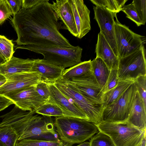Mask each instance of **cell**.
I'll return each mask as SVG.
<instances>
[{"label": "cell", "instance_id": "obj_1", "mask_svg": "<svg viewBox=\"0 0 146 146\" xmlns=\"http://www.w3.org/2000/svg\"><path fill=\"white\" fill-rule=\"evenodd\" d=\"M58 20L48 0L30 9L21 8L11 20L17 36V46L44 44L72 47L60 32Z\"/></svg>", "mask_w": 146, "mask_h": 146}, {"label": "cell", "instance_id": "obj_2", "mask_svg": "<svg viewBox=\"0 0 146 146\" xmlns=\"http://www.w3.org/2000/svg\"><path fill=\"white\" fill-rule=\"evenodd\" d=\"M54 125L60 140L72 145L81 143L99 131L93 123L74 117H56Z\"/></svg>", "mask_w": 146, "mask_h": 146}, {"label": "cell", "instance_id": "obj_3", "mask_svg": "<svg viewBox=\"0 0 146 146\" xmlns=\"http://www.w3.org/2000/svg\"><path fill=\"white\" fill-rule=\"evenodd\" d=\"M28 50L41 54L43 59L64 69L78 64L82 61V49L78 46L70 48L44 44L16 46L15 49Z\"/></svg>", "mask_w": 146, "mask_h": 146}, {"label": "cell", "instance_id": "obj_4", "mask_svg": "<svg viewBox=\"0 0 146 146\" xmlns=\"http://www.w3.org/2000/svg\"><path fill=\"white\" fill-rule=\"evenodd\" d=\"M95 125L99 131L109 137L115 146H139L146 135V130L135 127L127 121L112 122L102 121Z\"/></svg>", "mask_w": 146, "mask_h": 146}, {"label": "cell", "instance_id": "obj_5", "mask_svg": "<svg viewBox=\"0 0 146 146\" xmlns=\"http://www.w3.org/2000/svg\"><path fill=\"white\" fill-rule=\"evenodd\" d=\"M56 86L95 124L102 121V105L93 103L81 94L71 83L61 78L54 83Z\"/></svg>", "mask_w": 146, "mask_h": 146}, {"label": "cell", "instance_id": "obj_6", "mask_svg": "<svg viewBox=\"0 0 146 146\" xmlns=\"http://www.w3.org/2000/svg\"><path fill=\"white\" fill-rule=\"evenodd\" d=\"M137 91L134 82L116 100L102 110V121L112 122L127 121Z\"/></svg>", "mask_w": 146, "mask_h": 146}, {"label": "cell", "instance_id": "obj_7", "mask_svg": "<svg viewBox=\"0 0 146 146\" xmlns=\"http://www.w3.org/2000/svg\"><path fill=\"white\" fill-rule=\"evenodd\" d=\"M145 54L143 45L132 53L118 58L117 74L119 81L134 82L139 76L146 75Z\"/></svg>", "mask_w": 146, "mask_h": 146}, {"label": "cell", "instance_id": "obj_8", "mask_svg": "<svg viewBox=\"0 0 146 146\" xmlns=\"http://www.w3.org/2000/svg\"><path fill=\"white\" fill-rule=\"evenodd\" d=\"M114 23L116 41L118 58L125 57L139 50L146 43L145 36L137 34L125 25L121 24L117 17Z\"/></svg>", "mask_w": 146, "mask_h": 146}, {"label": "cell", "instance_id": "obj_9", "mask_svg": "<svg viewBox=\"0 0 146 146\" xmlns=\"http://www.w3.org/2000/svg\"><path fill=\"white\" fill-rule=\"evenodd\" d=\"M26 139L61 140L51 119L45 118L35 114L32 117L17 141Z\"/></svg>", "mask_w": 146, "mask_h": 146}, {"label": "cell", "instance_id": "obj_10", "mask_svg": "<svg viewBox=\"0 0 146 146\" xmlns=\"http://www.w3.org/2000/svg\"><path fill=\"white\" fill-rule=\"evenodd\" d=\"M35 86L23 88L3 96L23 111H35L40 106L48 102L38 93Z\"/></svg>", "mask_w": 146, "mask_h": 146}, {"label": "cell", "instance_id": "obj_11", "mask_svg": "<svg viewBox=\"0 0 146 146\" xmlns=\"http://www.w3.org/2000/svg\"><path fill=\"white\" fill-rule=\"evenodd\" d=\"M94 17L100 29V33L103 36L112 50L115 54L118 57V52L116 41L114 18L117 13L110 12L103 8L93 7Z\"/></svg>", "mask_w": 146, "mask_h": 146}, {"label": "cell", "instance_id": "obj_12", "mask_svg": "<svg viewBox=\"0 0 146 146\" xmlns=\"http://www.w3.org/2000/svg\"><path fill=\"white\" fill-rule=\"evenodd\" d=\"M4 76L6 81L0 87V95L2 96L23 88L35 86L41 80L40 74L35 72H21Z\"/></svg>", "mask_w": 146, "mask_h": 146}, {"label": "cell", "instance_id": "obj_13", "mask_svg": "<svg viewBox=\"0 0 146 146\" xmlns=\"http://www.w3.org/2000/svg\"><path fill=\"white\" fill-rule=\"evenodd\" d=\"M63 78L72 84L81 94L93 103L102 105L100 93L102 88L98 83L93 74L88 77L69 80Z\"/></svg>", "mask_w": 146, "mask_h": 146}, {"label": "cell", "instance_id": "obj_14", "mask_svg": "<svg viewBox=\"0 0 146 146\" xmlns=\"http://www.w3.org/2000/svg\"><path fill=\"white\" fill-rule=\"evenodd\" d=\"M48 84L50 97L48 102L59 107L63 112L64 117H76L89 121L87 115L70 102L54 83Z\"/></svg>", "mask_w": 146, "mask_h": 146}, {"label": "cell", "instance_id": "obj_15", "mask_svg": "<svg viewBox=\"0 0 146 146\" xmlns=\"http://www.w3.org/2000/svg\"><path fill=\"white\" fill-rule=\"evenodd\" d=\"M78 33L81 39L91 29L90 10L83 0H68Z\"/></svg>", "mask_w": 146, "mask_h": 146}, {"label": "cell", "instance_id": "obj_16", "mask_svg": "<svg viewBox=\"0 0 146 146\" xmlns=\"http://www.w3.org/2000/svg\"><path fill=\"white\" fill-rule=\"evenodd\" d=\"M65 69L43 59H35L32 72L39 73L41 80L47 84H54L62 77Z\"/></svg>", "mask_w": 146, "mask_h": 146}, {"label": "cell", "instance_id": "obj_17", "mask_svg": "<svg viewBox=\"0 0 146 146\" xmlns=\"http://www.w3.org/2000/svg\"><path fill=\"white\" fill-rule=\"evenodd\" d=\"M51 6L58 20L62 21L71 34L78 37V33L68 0H56L55 2L52 1Z\"/></svg>", "mask_w": 146, "mask_h": 146}, {"label": "cell", "instance_id": "obj_18", "mask_svg": "<svg viewBox=\"0 0 146 146\" xmlns=\"http://www.w3.org/2000/svg\"><path fill=\"white\" fill-rule=\"evenodd\" d=\"M96 57L100 58L104 62L110 71L111 69H117L118 58L114 54L112 50L101 33L98 35L96 45Z\"/></svg>", "mask_w": 146, "mask_h": 146}, {"label": "cell", "instance_id": "obj_19", "mask_svg": "<svg viewBox=\"0 0 146 146\" xmlns=\"http://www.w3.org/2000/svg\"><path fill=\"white\" fill-rule=\"evenodd\" d=\"M35 59H23L13 56L0 65V74L4 76L24 72H32Z\"/></svg>", "mask_w": 146, "mask_h": 146}, {"label": "cell", "instance_id": "obj_20", "mask_svg": "<svg viewBox=\"0 0 146 146\" xmlns=\"http://www.w3.org/2000/svg\"><path fill=\"white\" fill-rule=\"evenodd\" d=\"M127 121L139 129L146 130V108L137 91Z\"/></svg>", "mask_w": 146, "mask_h": 146}, {"label": "cell", "instance_id": "obj_21", "mask_svg": "<svg viewBox=\"0 0 146 146\" xmlns=\"http://www.w3.org/2000/svg\"><path fill=\"white\" fill-rule=\"evenodd\" d=\"M91 60L82 62L80 63L65 69L62 78L68 80L76 78L88 77L93 74Z\"/></svg>", "mask_w": 146, "mask_h": 146}, {"label": "cell", "instance_id": "obj_22", "mask_svg": "<svg viewBox=\"0 0 146 146\" xmlns=\"http://www.w3.org/2000/svg\"><path fill=\"white\" fill-rule=\"evenodd\" d=\"M134 82L131 80L119 81L115 87L102 95V110L116 100Z\"/></svg>", "mask_w": 146, "mask_h": 146}, {"label": "cell", "instance_id": "obj_23", "mask_svg": "<svg viewBox=\"0 0 146 146\" xmlns=\"http://www.w3.org/2000/svg\"><path fill=\"white\" fill-rule=\"evenodd\" d=\"M91 63L93 74L98 83L102 88L107 80L110 71L99 58L96 57L91 61Z\"/></svg>", "mask_w": 146, "mask_h": 146}, {"label": "cell", "instance_id": "obj_24", "mask_svg": "<svg viewBox=\"0 0 146 146\" xmlns=\"http://www.w3.org/2000/svg\"><path fill=\"white\" fill-rule=\"evenodd\" d=\"M72 144L61 140L52 141L35 139H26L17 141L15 146H71Z\"/></svg>", "mask_w": 146, "mask_h": 146}, {"label": "cell", "instance_id": "obj_25", "mask_svg": "<svg viewBox=\"0 0 146 146\" xmlns=\"http://www.w3.org/2000/svg\"><path fill=\"white\" fill-rule=\"evenodd\" d=\"M19 136L11 126L0 127V141L7 146H15Z\"/></svg>", "mask_w": 146, "mask_h": 146}, {"label": "cell", "instance_id": "obj_26", "mask_svg": "<svg viewBox=\"0 0 146 146\" xmlns=\"http://www.w3.org/2000/svg\"><path fill=\"white\" fill-rule=\"evenodd\" d=\"M96 6L117 13L121 11L127 0H90Z\"/></svg>", "mask_w": 146, "mask_h": 146}, {"label": "cell", "instance_id": "obj_27", "mask_svg": "<svg viewBox=\"0 0 146 146\" xmlns=\"http://www.w3.org/2000/svg\"><path fill=\"white\" fill-rule=\"evenodd\" d=\"M35 112L47 117H64L63 112L59 107L49 102H47L40 106L35 110Z\"/></svg>", "mask_w": 146, "mask_h": 146}, {"label": "cell", "instance_id": "obj_28", "mask_svg": "<svg viewBox=\"0 0 146 146\" xmlns=\"http://www.w3.org/2000/svg\"><path fill=\"white\" fill-rule=\"evenodd\" d=\"M14 44L11 40L0 35V56L6 61L10 60L13 56Z\"/></svg>", "mask_w": 146, "mask_h": 146}, {"label": "cell", "instance_id": "obj_29", "mask_svg": "<svg viewBox=\"0 0 146 146\" xmlns=\"http://www.w3.org/2000/svg\"><path fill=\"white\" fill-rule=\"evenodd\" d=\"M119 81L118 76L117 69H113L110 70L107 80L101 89L100 93L101 96L103 94L115 87Z\"/></svg>", "mask_w": 146, "mask_h": 146}, {"label": "cell", "instance_id": "obj_30", "mask_svg": "<svg viewBox=\"0 0 146 146\" xmlns=\"http://www.w3.org/2000/svg\"><path fill=\"white\" fill-rule=\"evenodd\" d=\"M89 143V146H115L109 137L99 131L92 138Z\"/></svg>", "mask_w": 146, "mask_h": 146}, {"label": "cell", "instance_id": "obj_31", "mask_svg": "<svg viewBox=\"0 0 146 146\" xmlns=\"http://www.w3.org/2000/svg\"><path fill=\"white\" fill-rule=\"evenodd\" d=\"M121 11L124 12L126 17L134 22L137 26L143 25L133 4L131 3L124 6Z\"/></svg>", "mask_w": 146, "mask_h": 146}, {"label": "cell", "instance_id": "obj_32", "mask_svg": "<svg viewBox=\"0 0 146 146\" xmlns=\"http://www.w3.org/2000/svg\"><path fill=\"white\" fill-rule=\"evenodd\" d=\"M137 92L146 108V75L140 76L134 81Z\"/></svg>", "mask_w": 146, "mask_h": 146}, {"label": "cell", "instance_id": "obj_33", "mask_svg": "<svg viewBox=\"0 0 146 146\" xmlns=\"http://www.w3.org/2000/svg\"><path fill=\"white\" fill-rule=\"evenodd\" d=\"M134 5L143 25L146 22V0H133Z\"/></svg>", "mask_w": 146, "mask_h": 146}, {"label": "cell", "instance_id": "obj_34", "mask_svg": "<svg viewBox=\"0 0 146 146\" xmlns=\"http://www.w3.org/2000/svg\"><path fill=\"white\" fill-rule=\"evenodd\" d=\"M13 15V11L7 0H0V25Z\"/></svg>", "mask_w": 146, "mask_h": 146}, {"label": "cell", "instance_id": "obj_35", "mask_svg": "<svg viewBox=\"0 0 146 146\" xmlns=\"http://www.w3.org/2000/svg\"><path fill=\"white\" fill-rule=\"evenodd\" d=\"M35 87L38 93L43 99L48 102L50 97L48 84L41 81L35 86Z\"/></svg>", "mask_w": 146, "mask_h": 146}, {"label": "cell", "instance_id": "obj_36", "mask_svg": "<svg viewBox=\"0 0 146 146\" xmlns=\"http://www.w3.org/2000/svg\"><path fill=\"white\" fill-rule=\"evenodd\" d=\"M11 7L13 15L17 14L22 8V0H7Z\"/></svg>", "mask_w": 146, "mask_h": 146}, {"label": "cell", "instance_id": "obj_37", "mask_svg": "<svg viewBox=\"0 0 146 146\" xmlns=\"http://www.w3.org/2000/svg\"><path fill=\"white\" fill-rule=\"evenodd\" d=\"M43 0H22V9H27L32 8Z\"/></svg>", "mask_w": 146, "mask_h": 146}, {"label": "cell", "instance_id": "obj_38", "mask_svg": "<svg viewBox=\"0 0 146 146\" xmlns=\"http://www.w3.org/2000/svg\"><path fill=\"white\" fill-rule=\"evenodd\" d=\"M13 104V103L10 100L0 95V112Z\"/></svg>", "mask_w": 146, "mask_h": 146}, {"label": "cell", "instance_id": "obj_39", "mask_svg": "<svg viewBox=\"0 0 146 146\" xmlns=\"http://www.w3.org/2000/svg\"><path fill=\"white\" fill-rule=\"evenodd\" d=\"M6 81L5 77L4 76L0 74V87L4 84Z\"/></svg>", "mask_w": 146, "mask_h": 146}, {"label": "cell", "instance_id": "obj_40", "mask_svg": "<svg viewBox=\"0 0 146 146\" xmlns=\"http://www.w3.org/2000/svg\"><path fill=\"white\" fill-rule=\"evenodd\" d=\"M146 135L143 138L139 146H146Z\"/></svg>", "mask_w": 146, "mask_h": 146}, {"label": "cell", "instance_id": "obj_41", "mask_svg": "<svg viewBox=\"0 0 146 146\" xmlns=\"http://www.w3.org/2000/svg\"><path fill=\"white\" fill-rule=\"evenodd\" d=\"M90 143L89 142H84L76 146H89Z\"/></svg>", "mask_w": 146, "mask_h": 146}, {"label": "cell", "instance_id": "obj_42", "mask_svg": "<svg viewBox=\"0 0 146 146\" xmlns=\"http://www.w3.org/2000/svg\"><path fill=\"white\" fill-rule=\"evenodd\" d=\"M0 146H7L0 141Z\"/></svg>", "mask_w": 146, "mask_h": 146}, {"label": "cell", "instance_id": "obj_43", "mask_svg": "<svg viewBox=\"0 0 146 146\" xmlns=\"http://www.w3.org/2000/svg\"><path fill=\"white\" fill-rule=\"evenodd\" d=\"M1 60L0 58V65L1 64Z\"/></svg>", "mask_w": 146, "mask_h": 146}]
</instances>
